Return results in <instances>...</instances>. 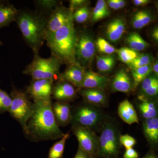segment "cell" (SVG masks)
I'll return each mask as SVG.
<instances>
[{"mask_svg": "<svg viewBox=\"0 0 158 158\" xmlns=\"http://www.w3.org/2000/svg\"><path fill=\"white\" fill-rule=\"evenodd\" d=\"M102 119V114L100 111L92 106L84 105L77 108L72 113L71 122L73 126L91 129L100 124Z\"/></svg>", "mask_w": 158, "mask_h": 158, "instance_id": "obj_7", "label": "cell"}, {"mask_svg": "<svg viewBox=\"0 0 158 158\" xmlns=\"http://www.w3.org/2000/svg\"><path fill=\"white\" fill-rule=\"evenodd\" d=\"M34 2L36 11L47 17H48L59 3L55 0H37Z\"/></svg>", "mask_w": 158, "mask_h": 158, "instance_id": "obj_24", "label": "cell"}, {"mask_svg": "<svg viewBox=\"0 0 158 158\" xmlns=\"http://www.w3.org/2000/svg\"><path fill=\"white\" fill-rule=\"evenodd\" d=\"M126 42L130 48L138 52L144 50L148 47V44L136 32L131 33L127 37Z\"/></svg>", "mask_w": 158, "mask_h": 158, "instance_id": "obj_23", "label": "cell"}, {"mask_svg": "<svg viewBox=\"0 0 158 158\" xmlns=\"http://www.w3.org/2000/svg\"><path fill=\"white\" fill-rule=\"evenodd\" d=\"M2 44H3L2 42V41H1V40H0V46H2Z\"/></svg>", "mask_w": 158, "mask_h": 158, "instance_id": "obj_45", "label": "cell"}, {"mask_svg": "<svg viewBox=\"0 0 158 158\" xmlns=\"http://www.w3.org/2000/svg\"><path fill=\"white\" fill-rule=\"evenodd\" d=\"M95 52V44L92 37L87 33L79 34L76 52V60L83 67L92 62Z\"/></svg>", "mask_w": 158, "mask_h": 158, "instance_id": "obj_9", "label": "cell"}, {"mask_svg": "<svg viewBox=\"0 0 158 158\" xmlns=\"http://www.w3.org/2000/svg\"><path fill=\"white\" fill-rule=\"evenodd\" d=\"M25 133L36 141L56 140L64 135L56 121L51 101L34 102Z\"/></svg>", "mask_w": 158, "mask_h": 158, "instance_id": "obj_1", "label": "cell"}, {"mask_svg": "<svg viewBox=\"0 0 158 158\" xmlns=\"http://www.w3.org/2000/svg\"><path fill=\"white\" fill-rule=\"evenodd\" d=\"M73 132L79 142V148L92 158L99 156V138L92 129L85 127L73 126Z\"/></svg>", "mask_w": 158, "mask_h": 158, "instance_id": "obj_8", "label": "cell"}, {"mask_svg": "<svg viewBox=\"0 0 158 158\" xmlns=\"http://www.w3.org/2000/svg\"><path fill=\"white\" fill-rule=\"evenodd\" d=\"M141 91L145 96L152 97L158 93V80L156 77L148 76L142 82Z\"/></svg>", "mask_w": 158, "mask_h": 158, "instance_id": "obj_22", "label": "cell"}, {"mask_svg": "<svg viewBox=\"0 0 158 158\" xmlns=\"http://www.w3.org/2000/svg\"><path fill=\"white\" fill-rule=\"evenodd\" d=\"M110 14L106 3L104 0H99L94 9L92 15V20L96 22L103 19L108 17Z\"/></svg>", "mask_w": 158, "mask_h": 158, "instance_id": "obj_26", "label": "cell"}, {"mask_svg": "<svg viewBox=\"0 0 158 158\" xmlns=\"http://www.w3.org/2000/svg\"><path fill=\"white\" fill-rule=\"evenodd\" d=\"M11 102L10 95L0 88V114L8 112Z\"/></svg>", "mask_w": 158, "mask_h": 158, "instance_id": "obj_35", "label": "cell"}, {"mask_svg": "<svg viewBox=\"0 0 158 158\" xmlns=\"http://www.w3.org/2000/svg\"><path fill=\"white\" fill-rule=\"evenodd\" d=\"M109 82L107 77L92 71H85V76L80 88H91L104 90Z\"/></svg>", "mask_w": 158, "mask_h": 158, "instance_id": "obj_14", "label": "cell"}, {"mask_svg": "<svg viewBox=\"0 0 158 158\" xmlns=\"http://www.w3.org/2000/svg\"><path fill=\"white\" fill-rule=\"evenodd\" d=\"M142 158H158V157L153 153H148Z\"/></svg>", "mask_w": 158, "mask_h": 158, "instance_id": "obj_44", "label": "cell"}, {"mask_svg": "<svg viewBox=\"0 0 158 158\" xmlns=\"http://www.w3.org/2000/svg\"><path fill=\"white\" fill-rule=\"evenodd\" d=\"M52 95L57 102H65L73 100L77 97L73 85L69 82L60 81L54 85Z\"/></svg>", "mask_w": 158, "mask_h": 158, "instance_id": "obj_13", "label": "cell"}, {"mask_svg": "<svg viewBox=\"0 0 158 158\" xmlns=\"http://www.w3.org/2000/svg\"><path fill=\"white\" fill-rule=\"evenodd\" d=\"M111 87L114 91L129 93L134 89V83L125 71H118L112 80Z\"/></svg>", "mask_w": 158, "mask_h": 158, "instance_id": "obj_15", "label": "cell"}, {"mask_svg": "<svg viewBox=\"0 0 158 158\" xmlns=\"http://www.w3.org/2000/svg\"><path fill=\"white\" fill-rule=\"evenodd\" d=\"M115 59L112 56L97 57L96 65L99 70L102 72L110 71L115 65Z\"/></svg>", "mask_w": 158, "mask_h": 158, "instance_id": "obj_29", "label": "cell"}, {"mask_svg": "<svg viewBox=\"0 0 158 158\" xmlns=\"http://www.w3.org/2000/svg\"><path fill=\"white\" fill-rule=\"evenodd\" d=\"M69 133H66L59 141L52 146L48 154V158H62L66 140L69 138Z\"/></svg>", "mask_w": 158, "mask_h": 158, "instance_id": "obj_27", "label": "cell"}, {"mask_svg": "<svg viewBox=\"0 0 158 158\" xmlns=\"http://www.w3.org/2000/svg\"><path fill=\"white\" fill-rule=\"evenodd\" d=\"M74 158H92L87 152H85L80 148H78L76 154Z\"/></svg>", "mask_w": 158, "mask_h": 158, "instance_id": "obj_40", "label": "cell"}, {"mask_svg": "<svg viewBox=\"0 0 158 158\" xmlns=\"http://www.w3.org/2000/svg\"><path fill=\"white\" fill-rule=\"evenodd\" d=\"M139 108L141 115L145 119L156 117L157 110L153 102L145 101L139 105Z\"/></svg>", "mask_w": 158, "mask_h": 158, "instance_id": "obj_30", "label": "cell"}, {"mask_svg": "<svg viewBox=\"0 0 158 158\" xmlns=\"http://www.w3.org/2000/svg\"><path fill=\"white\" fill-rule=\"evenodd\" d=\"M61 65L59 60L52 56L43 58L39 53H34L32 62L26 66L23 73L31 76L32 80L48 79L54 81L58 79Z\"/></svg>", "mask_w": 158, "mask_h": 158, "instance_id": "obj_4", "label": "cell"}, {"mask_svg": "<svg viewBox=\"0 0 158 158\" xmlns=\"http://www.w3.org/2000/svg\"><path fill=\"white\" fill-rule=\"evenodd\" d=\"M126 22L124 19L118 18L108 24L106 30V35L111 42L118 41L122 37L126 30Z\"/></svg>", "mask_w": 158, "mask_h": 158, "instance_id": "obj_18", "label": "cell"}, {"mask_svg": "<svg viewBox=\"0 0 158 158\" xmlns=\"http://www.w3.org/2000/svg\"><path fill=\"white\" fill-rule=\"evenodd\" d=\"M85 70L84 67L77 62L69 65L68 68L62 73H59L57 80L70 83L73 86L80 88Z\"/></svg>", "mask_w": 158, "mask_h": 158, "instance_id": "obj_12", "label": "cell"}, {"mask_svg": "<svg viewBox=\"0 0 158 158\" xmlns=\"http://www.w3.org/2000/svg\"><path fill=\"white\" fill-rule=\"evenodd\" d=\"M152 70L154 72L156 75V76L158 77V61H156L153 64V66H152Z\"/></svg>", "mask_w": 158, "mask_h": 158, "instance_id": "obj_42", "label": "cell"}, {"mask_svg": "<svg viewBox=\"0 0 158 158\" xmlns=\"http://www.w3.org/2000/svg\"><path fill=\"white\" fill-rule=\"evenodd\" d=\"M78 36L73 21L56 32L46 34L45 40L50 50L51 56L62 64L69 65L76 62V52Z\"/></svg>", "mask_w": 158, "mask_h": 158, "instance_id": "obj_2", "label": "cell"}, {"mask_svg": "<svg viewBox=\"0 0 158 158\" xmlns=\"http://www.w3.org/2000/svg\"><path fill=\"white\" fill-rule=\"evenodd\" d=\"M152 20V15L149 11L142 10L136 13L133 19L132 25L135 28L141 29L147 26Z\"/></svg>", "mask_w": 158, "mask_h": 158, "instance_id": "obj_25", "label": "cell"}, {"mask_svg": "<svg viewBox=\"0 0 158 158\" xmlns=\"http://www.w3.org/2000/svg\"><path fill=\"white\" fill-rule=\"evenodd\" d=\"M152 36L153 38L156 40L158 41V28H156L153 31Z\"/></svg>", "mask_w": 158, "mask_h": 158, "instance_id": "obj_43", "label": "cell"}, {"mask_svg": "<svg viewBox=\"0 0 158 158\" xmlns=\"http://www.w3.org/2000/svg\"><path fill=\"white\" fill-rule=\"evenodd\" d=\"M54 81L52 80H32L27 92L35 101H51Z\"/></svg>", "mask_w": 158, "mask_h": 158, "instance_id": "obj_11", "label": "cell"}, {"mask_svg": "<svg viewBox=\"0 0 158 158\" xmlns=\"http://www.w3.org/2000/svg\"><path fill=\"white\" fill-rule=\"evenodd\" d=\"M46 16L36 10H19L15 21L26 44L34 53L39 51L45 41Z\"/></svg>", "mask_w": 158, "mask_h": 158, "instance_id": "obj_3", "label": "cell"}, {"mask_svg": "<svg viewBox=\"0 0 158 158\" xmlns=\"http://www.w3.org/2000/svg\"><path fill=\"white\" fill-rule=\"evenodd\" d=\"M53 112L58 126H65L71 120L70 105L65 102H57L52 104Z\"/></svg>", "mask_w": 158, "mask_h": 158, "instance_id": "obj_16", "label": "cell"}, {"mask_svg": "<svg viewBox=\"0 0 158 158\" xmlns=\"http://www.w3.org/2000/svg\"><path fill=\"white\" fill-rule=\"evenodd\" d=\"M152 61V57L149 54H142L138 55L135 59L127 65L132 70L143 66L151 65Z\"/></svg>", "mask_w": 158, "mask_h": 158, "instance_id": "obj_31", "label": "cell"}, {"mask_svg": "<svg viewBox=\"0 0 158 158\" xmlns=\"http://www.w3.org/2000/svg\"><path fill=\"white\" fill-rule=\"evenodd\" d=\"M79 94L86 101L95 106H104L106 102V96L102 90L82 88Z\"/></svg>", "mask_w": 158, "mask_h": 158, "instance_id": "obj_20", "label": "cell"}, {"mask_svg": "<svg viewBox=\"0 0 158 158\" xmlns=\"http://www.w3.org/2000/svg\"><path fill=\"white\" fill-rule=\"evenodd\" d=\"M19 11L8 1L0 0V29L15 22Z\"/></svg>", "mask_w": 158, "mask_h": 158, "instance_id": "obj_17", "label": "cell"}, {"mask_svg": "<svg viewBox=\"0 0 158 158\" xmlns=\"http://www.w3.org/2000/svg\"><path fill=\"white\" fill-rule=\"evenodd\" d=\"M118 58L122 62L129 64L138 56V52L127 47L121 48L117 51Z\"/></svg>", "mask_w": 158, "mask_h": 158, "instance_id": "obj_32", "label": "cell"}, {"mask_svg": "<svg viewBox=\"0 0 158 158\" xmlns=\"http://www.w3.org/2000/svg\"><path fill=\"white\" fill-rule=\"evenodd\" d=\"M119 137L118 130L113 123H105L99 138V156L108 158L116 157L120 148Z\"/></svg>", "mask_w": 158, "mask_h": 158, "instance_id": "obj_6", "label": "cell"}, {"mask_svg": "<svg viewBox=\"0 0 158 158\" xmlns=\"http://www.w3.org/2000/svg\"><path fill=\"white\" fill-rule=\"evenodd\" d=\"M95 45L98 50L102 53L111 55L116 52V48L102 38H98L95 42Z\"/></svg>", "mask_w": 158, "mask_h": 158, "instance_id": "obj_33", "label": "cell"}, {"mask_svg": "<svg viewBox=\"0 0 158 158\" xmlns=\"http://www.w3.org/2000/svg\"><path fill=\"white\" fill-rule=\"evenodd\" d=\"M90 11L87 6H85L74 11L73 14V23L81 24L87 21L89 18Z\"/></svg>", "mask_w": 158, "mask_h": 158, "instance_id": "obj_34", "label": "cell"}, {"mask_svg": "<svg viewBox=\"0 0 158 158\" xmlns=\"http://www.w3.org/2000/svg\"><path fill=\"white\" fill-rule=\"evenodd\" d=\"M119 142L120 144L123 145L126 149L132 148L136 144L135 139L129 135H120L119 137Z\"/></svg>", "mask_w": 158, "mask_h": 158, "instance_id": "obj_36", "label": "cell"}, {"mask_svg": "<svg viewBox=\"0 0 158 158\" xmlns=\"http://www.w3.org/2000/svg\"><path fill=\"white\" fill-rule=\"evenodd\" d=\"M10 95L11 102L8 112L18 121L26 133L27 124L33 111V104L25 93L15 88L12 89Z\"/></svg>", "mask_w": 158, "mask_h": 158, "instance_id": "obj_5", "label": "cell"}, {"mask_svg": "<svg viewBox=\"0 0 158 158\" xmlns=\"http://www.w3.org/2000/svg\"><path fill=\"white\" fill-rule=\"evenodd\" d=\"M150 2L148 0H134L133 1L134 5L137 6H146Z\"/></svg>", "mask_w": 158, "mask_h": 158, "instance_id": "obj_41", "label": "cell"}, {"mask_svg": "<svg viewBox=\"0 0 158 158\" xmlns=\"http://www.w3.org/2000/svg\"><path fill=\"white\" fill-rule=\"evenodd\" d=\"M107 3L110 8L115 10L122 9L126 6V2L123 0H109Z\"/></svg>", "mask_w": 158, "mask_h": 158, "instance_id": "obj_38", "label": "cell"}, {"mask_svg": "<svg viewBox=\"0 0 158 158\" xmlns=\"http://www.w3.org/2000/svg\"><path fill=\"white\" fill-rule=\"evenodd\" d=\"M123 158H138L139 155L137 151L134 148L126 149L123 156Z\"/></svg>", "mask_w": 158, "mask_h": 158, "instance_id": "obj_39", "label": "cell"}, {"mask_svg": "<svg viewBox=\"0 0 158 158\" xmlns=\"http://www.w3.org/2000/svg\"><path fill=\"white\" fill-rule=\"evenodd\" d=\"M152 71V67L151 65L132 69L131 73L134 79L133 83L135 86H137L142 83L144 79L149 76Z\"/></svg>", "mask_w": 158, "mask_h": 158, "instance_id": "obj_28", "label": "cell"}, {"mask_svg": "<svg viewBox=\"0 0 158 158\" xmlns=\"http://www.w3.org/2000/svg\"><path fill=\"white\" fill-rule=\"evenodd\" d=\"M73 13L60 2L47 18L45 35L58 31L68 23L73 21Z\"/></svg>", "mask_w": 158, "mask_h": 158, "instance_id": "obj_10", "label": "cell"}, {"mask_svg": "<svg viewBox=\"0 0 158 158\" xmlns=\"http://www.w3.org/2000/svg\"><path fill=\"white\" fill-rule=\"evenodd\" d=\"M118 116L124 122L131 125L139 123V118L133 105L127 99L124 100L118 105Z\"/></svg>", "mask_w": 158, "mask_h": 158, "instance_id": "obj_19", "label": "cell"}, {"mask_svg": "<svg viewBox=\"0 0 158 158\" xmlns=\"http://www.w3.org/2000/svg\"><path fill=\"white\" fill-rule=\"evenodd\" d=\"M87 3L88 1L86 0H71L69 1V9L73 13L76 10L86 6Z\"/></svg>", "mask_w": 158, "mask_h": 158, "instance_id": "obj_37", "label": "cell"}, {"mask_svg": "<svg viewBox=\"0 0 158 158\" xmlns=\"http://www.w3.org/2000/svg\"><path fill=\"white\" fill-rule=\"evenodd\" d=\"M144 135L151 144L154 145L158 141V118L157 117L145 119L143 124Z\"/></svg>", "mask_w": 158, "mask_h": 158, "instance_id": "obj_21", "label": "cell"}]
</instances>
